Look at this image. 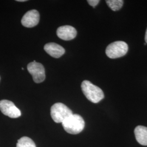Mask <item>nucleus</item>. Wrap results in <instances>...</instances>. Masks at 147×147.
I'll return each mask as SVG.
<instances>
[{"label":"nucleus","mask_w":147,"mask_h":147,"mask_svg":"<svg viewBox=\"0 0 147 147\" xmlns=\"http://www.w3.org/2000/svg\"><path fill=\"white\" fill-rule=\"evenodd\" d=\"M81 89L87 99L93 103H98L104 98L102 89L88 80H84L82 82Z\"/></svg>","instance_id":"nucleus-1"},{"label":"nucleus","mask_w":147,"mask_h":147,"mask_svg":"<svg viewBox=\"0 0 147 147\" xmlns=\"http://www.w3.org/2000/svg\"><path fill=\"white\" fill-rule=\"evenodd\" d=\"M62 126L67 132L76 135L84 130L85 123L81 116L78 114H73L63 121Z\"/></svg>","instance_id":"nucleus-2"},{"label":"nucleus","mask_w":147,"mask_h":147,"mask_svg":"<svg viewBox=\"0 0 147 147\" xmlns=\"http://www.w3.org/2000/svg\"><path fill=\"white\" fill-rule=\"evenodd\" d=\"M73 114L72 111L66 105L61 102L55 104L51 108V116L53 121L57 123H62Z\"/></svg>","instance_id":"nucleus-3"},{"label":"nucleus","mask_w":147,"mask_h":147,"mask_svg":"<svg viewBox=\"0 0 147 147\" xmlns=\"http://www.w3.org/2000/svg\"><path fill=\"white\" fill-rule=\"evenodd\" d=\"M128 51V45L123 41H117L109 45L106 49L107 56L112 59L125 56Z\"/></svg>","instance_id":"nucleus-4"},{"label":"nucleus","mask_w":147,"mask_h":147,"mask_svg":"<svg viewBox=\"0 0 147 147\" xmlns=\"http://www.w3.org/2000/svg\"><path fill=\"white\" fill-rule=\"evenodd\" d=\"M27 70L32 76L33 80L36 83H41L45 80V70L41 63L36 62V61L28 63Z\"/></svg>","instance_id":"nucleus-5"},{"label":"nucleus","mask_w":147,"mask_h":147,"mask_svg":"<svg viewBox=\"0 0 147 147\" xmlns=\"http://www.w3.org/2000/svg\"><path fill=\"white\" fill-rule=\"evenodd\" d=\"M0 110L3 115L11 118H16L21 115L20 110L16 107L12 101L9 100L0 101Z\"/></svg>","instance_id":"nucleus-6"},{"label":"nucleus","mask_w":147,"mask_h":147,"mask_svg":"<svg viewBox=\"0 0 147 147\" xmlns=\"http://www.w3.org/2000/svg\"><path fill=\"white\" fill-rule=\"evenodd\" d=\"M40 15L35 9L28 11L21 19L22 25L25 27L32 28L37 26L39 22Z\"/></svg>","instance_id":"nucleus-7"},{"label":"nucleus","mask_w":147,"mask_h":147,"mask_svg":"<svg viewBox=\"0 0 147 147\" xmlns=\"http://www.w3.org/2000/svg\"><path fill=\"white\" fill-rule=\"evenodd\" d=\"M57 35L64 40H70L74 39L77 35L76 29L71 26L65 25L59 27L57 30Z\"/></svg>","instance_id":"nucleus-8"},{"label":"nucleus","mask_w":147,"mask_h":147,"mask_svg":"<svg viewBox=\"0 0 147 147\" xmlns=\"http://www.w3.org/2000/svg\"><path fill=\"white\" fill-rule=\"evenodd\" d=\"M44 49L46 53L54 58H59L65 53V49L55 42L47 43L45 45Z\"/></svg>","instance_id":"nucleus-9"},{"label":"nucleus","mask_w":147,"mask_h":147,"mask_svg":"<svg viewBox=\"0 0 147 147\" xmlns=\"http://www.w3.org/2000/svg\"><path fill=\"white\" fill-rule=\"evenodd\" d=\"M135 135L137 141L143 146H147V127L138 125L135 128Z\"/></svg>","instance_id":"nucleus-10"},{"label":"nucleus","mask_w":147,"mask_h":147,"mask_svg":"<svg viewBox=\"0 0 147 147\" xmlns=\"http://www.w3.org/2000/svg\"><path fill=\"white\" fill-rule=\"evenodd\" d=\"M16 147H36L34 141L28 137H22L18 140Z\"/></svg>","instance_id":"nucleus-11"},{"label":"nucleus","mask_w":147,"mask_h":147,"mask_svg":"<svg viewBox=\"0 0 147 147\" xmlns=\"http://www.w3.org/2000/svg\"><path fill=\"white\" fill-rule=\"evenodd\" d=\"M106 2L111 9L113 11H119L123 5V0H107Z\"/></svg>","instance_id":"nucleus-12"},{"label":"nucleus","mask_w":147,"mask_h":147,"mask_svg":"<svg viewBox=\"0 0 147 147\" xmlns=\"http://www.w3.org/2000/svg\"><path fill=\"white\" fill-rule=\"evenodd\" d=\"M87 2L89 3V5L95 7L100 2V1L99 0H88Z\"/></svg>","instance_id":"nucleus-13"},{"label":"nucleus","mask_w":147,"mask_h":147,"mask_svg":"<svg viewBox=\"0 0 147 147\" xmlns=\"http://www.w3.org/2000/svg\"><path fill=\"white\" fill-rule=\"evenodd\" d=\"M145 41H146V43L147 44V28L146 32V35H145Z\"/></svg>","instance_id":"nucleus-14"},{"label":"nucleus","mask_w":147,"mask_h":147,"mask_svg":"<svg viewBox=\"0 0 147 147\" xmlns=\"http://www.w3.org/2000/svg\"><path fill=\"white\" fill-rule=\"evenodd\" d=\"M16 1H18V2H25L27 1L26 0H17Z\"/></svg>","instance_id":"nucleus-15"}]
</instances>
